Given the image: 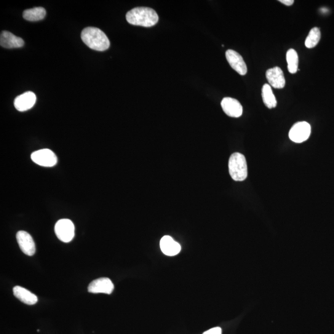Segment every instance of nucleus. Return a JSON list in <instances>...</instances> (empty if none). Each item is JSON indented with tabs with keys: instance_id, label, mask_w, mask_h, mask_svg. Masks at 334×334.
I'll use <instances>...</instances> for the list:
<instances>
[{
	"instance_id": "obj_14",
	"label": "nucleus",
	"mask_w": 334,
	"mask_h": 334,
	"mask_svg": "<svg viewBox=\"0 0 334 334\" xmlns=\"http://www.w3.org/2000/svg\"><path fill=\"white\" fill-rule=\"evenodd\" d=\"M160 249L164 255L173 256L180 252L181 247L178 243L170 236H164L160 242Z\"/></svg>"
},
{
	"instance_id": "obj_5",
	"label": "nucleus",
	"mask_w": 334,
	"mask_h": 334,
	"mask_svg": "<svg viewBox=\"0 0 334 334\" xmlns=\"http://www.w3.org/2000/svg\"><path fill=\"white\" fill-rule=\"evenodd\" d=\"M311 126L306 122L296 123L291 128L289 138L291 141L296 143H301L306 141L311 135Z\"/></svg>"
},
{
	"instance_id": "obj_11",
	"label": "nucleus",
	"mask_w": 334,
	"mask_h": 334,
	"mask_svg": "<svg viewBox=\"0 0 334 334\" xmlns=\"http://www.w3.org/2000/svg\"><path fill=\"white\" fill-rule=\"evenodd\" d=\"M36 95L33 92H26L15 98L14 105L20 112H25L33 107L36 102Z\"/></svg>"
},
{
	"instance_id": "obj_2",
	"label": "nucleus",
	"mask_w": 334,
	"mask_h": 334,
	"mask_svg": "<svg viewBox=\"0 0 334 334\" xmlns=\"http://www.w3.org/2000/svg\"><path fill=\"white\" fill-rule=\"evenodd\" d=\"M81 39L90 49L100 51L107 50L110 45L105 34L100 29L89 27L82 31Z\"/></svg>"
},
{
	"instance_id": "obj_10",
	"label": "nucleus",
	"mask_w": 334,
	"mask_h": 334,
	"mask_svg": "<svg viewBox=\"0 0 334 334\" xmlns=\"http://www.w3.org/2000/svg\"><path fill=\"white\" fill-rule=\"evenodd\" d=\"M221 106L223 110L227 116L239 118L243 114V106L239 100L231 97L223 98L221 101Z\"/></svg>"
},
{
	"instance_id": "obj_18",
	"label": "nucleus",
	"mask_w": 334,
	"mask_h": 334,
	"mask_svg": "<svg viewBox=\"0 0 334 334\" xmlns=\"http://www.w3.org/2000/svg\"><path fill=\"white\" fill-rule=\"evenodd\" d=\"M286 58L288 63V71L290 73L295 74L298 71V56L297 53L294 49L288 50Z\"/></svg>"
},
{
	"instance_id": "obj_6",
	"label": "nucleus",
	"mask_w": 334,
	"mask_h": 334,
	"mask_svg": "<svg viewBox=\"0 0 334 334\" xmlns=\"http://www.w3.org/2000/svg\"><path fill=\"white\" fill-rule=\"evenodd\" d=\"M31 159L36 164L45 167H52L57 164L58 159L54 152L49 149L35 151Z\"/></svg>"
},
{
	"instance_id": "obj_19",
	"label": "nucleus",
	"mask_w": 334,
	"mask_h": 334,
	"mask_svg": "<svg viewBox=\"0 0 334 334\" xmlns=\"http://www.w3.org/2000/svg\"><path fill=\"white\" fill-rule=\"evenodd\" d=\"M320 36V29L317 28H314L310 31L308 37H306L305 41V46L308 49H312L316 47L319 43Z\"/></svg>"
},
{
	"instance_id": "obj_20",
	"label": "nucleus",
	"mask_w": 334,
	"mask_h": 334,
	"mask_svg": "<svg viewBox=\"0 0 334 334\" xmlns=\"http://www.w3.org/2000/svg\"><path fill=\"white\" fill-rule=\"evenodd\" d=\"M202 334H222V330L220 327H216L205 331Z\"/></svg>"
},
{
	"instance_id": "obj_7",
	"label": "nucleus",
	"mask_w": 334,
	"mask_h": 334,
	"mask_svg": "<svg viewBox=\"0 0 334 334\" xmlns=\"http://www.w3.org/2000/svg\"><path fill=\"white\" fill-rule=\"evenodd\" d=\"M17 239L19 246L25 255L29 256H33L36 253V248L33 237L25 231L18 232Z\"/></svg>"
},
{
	"instance_id": "obj_3",
	"label": "nucleus",
	"mask_w": 334,
	"mask_h": 334,
	"mask_svg": "<svg viewBox=\"0 0 334 334\" xmlns=\"http://www.w3.org/2000/svg\"><path fill=\"white\" fill-rule=\"evenodd\" d=\"M229 173L234 180L244 181L248 176L247 160L243 154L236 152L230 157L229 162Z\"/></svg>"
},
{
	"instance_id": "obj_8",
	"label": "nucleus",
	"mask_w": 334,
	"mask_h": 334,
	"mask_svg": "<svg viewBox=\"0 0 334 334\" xmlns=\"http://www.w3.org/2000/svg\"><path fill=\"white\" fill-rule=\"evenodd\" d=\"M226 55L230 65L235 71L242 76H244L247 73V65L239 53L233 50H228L226 53Z\"/></svg>"
},
{
	"instance_id": "obj_4",
	"label": "nucleus",
	"mask_w": 334,
	"mask_h": 334,
	"mask_svg": "<svg viewBox=\"0 0 334 334\" xmlns=\"http://www.w3.org/2000/svg\"><path fill=\"white\" fill-rule=\"evenodd\" d=\"M74 228L73 221L64 218L58 220L55 224V232L58 239L64 243L72 241L74 237Z\"/></svg>"
},
{
	"instance_id": "obj_13",
	"label": "nucleus",
	"mask_w": 334,
	"mask_h": 334,
	"mask_svg": "<svg viewBox=\"0 0 334 334\" xmlns=\"http://www.w3.org/2000/svg\"><path fill=\"white\" fill-rule=\"evenodd\" d=\"M25 42L20 37L9 31H3L0 36V45L6 49H17L24 46Z\"/></svg>"
},
{
	"instance_id": "obj_17",
	"label": "nucleus",
	"mask_w": 334,
	"mask_h": 334,
	"mask_svg": "<svg viewBox=\"0 0 334 334\" xmlns=\"http://www.w3.org/2000/svg\"><path fill=\"white\" fill-rule=\"evenodd\" d=\"M45 16H46V10L42 7L27 10L23 13V18L29 21H41L45 17Z\"/></svg>"
},
{
	"instance_id": "obj_12",
	"label": "nucleus",
	"mask_w": 334,
	"mask_h": 334,
	"mask_svg": "<svg viewBox=\"0 0 334 334\" xmlns=\"http://www.w3.org/2000/svg\"><path fill=\"white\" fill-rule=\"evenodd\" d=\"M266 78L270 85L276 89H283L285 85L284 72L279 67L269 69L266 71Z\"/></svg>"
},
{
	"instance_id": "obj_15",
	"label": "nucleus",
	"mask_w": 334,
	"mask_h": 334,
	"mask_svg": "<svg viewBox=\"0 0 334 334\" xmlns=\"http://www.w3.org/2000/svg\"><path fill=\"white\" fill-rule=\"evenodd\" d=\"M13 293L16 298L28 305H34L38 301V298L36 295L20 286H16L13 288Z\"/></svg>"
},
{
	"instance_id": "obj_16",
	"label": "nucleus",
	"mask_w": 334,
	"mask_h": 334,
	"mask_svg": "<svg viewBox=\"0 0 334 334\" xmlns=\"http://www.w3.org/2000/svg\"><path fill=\"white\" fill-rule=\"evenodd\" d=\"M262 97L264 104L267 108L270 109L276 107L277 105L276 97L272 91L271 85L264 84L262 89Z\"/></svg>"
},
{
	"instance_id": "obj_1",
	"label": "nucleus",
	"mask_w": 334,
	"mask_h": 334,
	"mask_svg": "<svg viewBox=\"0 0 334 334\" xmlns=\"http://www.w3.org/2000/svg\"><path fill=\"white\" fill-rule=\"evenodd\" d=\"M126 18L131 25L146 28L154 26L159 21L156 11L147 7L135 8L127 13Z\"/></svg>"
},
{
	"instance_id": "obj_21",
	"label": "nucleus",
	"mask_w": 334,
	"mask_h": 334,
	"mask_svg": "<svg viewBox=\"0 0 334 334\" xmlns=\"http://www.w3.org/2000/svg\"><path fill=\"white\" fill-rule=\"evenodd\" d=\"M279 2L286 6H292L294 3L293 0H280Z\"/></svg>"
},
{
	"instance_id": "obj_9",
	"label": "nucleus",
	"mask_w": 334,
	"mask_h": 334,
	"mask_svg": "<svg viewBox=\"0 0 334 334\" xmlns=\"http://www.w3.org/2000/svg\"><path fill=\"white\" fill-rule=\"evenodd\" d=\"M114 285L108 278L102 277L93 280L88 287V292L92 293L111 294L113 292Z\"/></svg>"
}]
</instances>
